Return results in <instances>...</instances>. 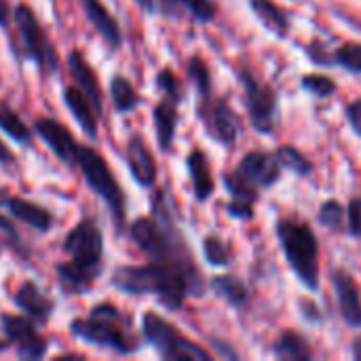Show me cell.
I'll return each instance as SVG.
<instances>
[{"label":"cell","instance_id":"1","mask_svg":"<svg viewBox=\"0 0 361 361\" xmlns=\"http://www.w3.org/2000/svg\"><path fill=\"white\" fill-rule=\"evenodd\" d=\"M129 233L135 245L154 262H163V264L180 269L192 286V296L203 294L205 286H203L201 273L195 264V258L190 256L186 247L184 237L180 235L173 222L165 190H159L152 199V218H137L131 224Z\"/></svg>","mask_w":361,"mask_h":361},{"label":"cell","instance_id":"2","mask_svg":"<svg viewBox=\"0 0 361 361\" xmlns=\"http://www.w3.org/2000/svg\"><path fill=\"white\" fill-rule=\"evenodd\" d=\"M63 252L70 260L57 264L59 288L70 296L89 292L104 269V235L97 222L93 218L78 220L63 239Z\"/></svg>","mask_w":361,"mask_h":361},{"label":"cell","instance_id":"3","mask_svg":"<svg viewBox=\"0 0 361 361\" xmlns=\"http://www.w3.org/2000/svg\"><path fill=\"white\" fill-rule=\"evenodd\" d=\"M112 286L131 296L152 294L171 311L180 309L184 298L192 294V286L180 269L154 260L150 264L118 267L112 275Z\"/></svg>","mask_w":361,"mask_h":361},{"label":"cell","instance_id":"4","mask_svg":"<svg viewBox=\"0 0 361 361\" xmlns=\"http://www.w3.org/2000/svg\"><path fill=\"white\" fill-rule=\"evenodd\" d=\"M70 332L82 343L110 349L118 355H131L137 349V341L125 330L121 311L108 302L95 305L89 317L72 319Z\"/></svg>","mask_w":361,"mask_h":361},{"label":"cell","instance_id":"5","mask_svg":"<svg viewBox=\"0 0 361 361\" xmlns=\"http://www.w3.org/2000/svg\"><path fill=\"white\" fill-rule=\"evenodd\" d=\"M279 241L283 245L286 258L292 267V271L298 275V279L309 288L317 290L319 286V247L315 233L302 224L283 220L277 226Z\"/></svg>","mask_w":361,"mask_h":361},{"label":"cell","instance_id":"6","mask_svg":"<svg viewBox=\"0 0 361 361\" xmlns=\"http://www.w3.org/2000/svg\"><path fill=\"white\" fill-rule=\"evenodd\" d=\"M74 165L80 169V173H82L85 182L89 184V188L97 197H102L106 201V205L112 212L114 224L118 228H123L125 226V216H127L125 195H123V188L116 182L110 165L106 163V159L95 148H91V146H78Z\"/></svg>","mask_w":361,"mask_h":361},{"label":"cell","instance_id":"7","mask_svg":"<svg viewBox=\"0 0 361 361\" xmlns=\"http://www.w3.org/2000/svg\"><path fill=\"white\" fill-rule=\"evenodd\" d=\"M142 332L146 341L161 353L163 360H186V361H207L209 353L199 347L197 343H190L186 336H182L173 324H169L165 317H161L154 311H148L142 317Z\"/></svg>","mask_w":361,"mask_h":361},{"label":"cell","instance_id":"8","mask_svg":"<svg viewBox=\"0 0 361 361\" xmlns=\"http://www.w3.org/2000/svg\"><path fill=\"white\" fill-rule=\"evenodd\" d=\"M13 19H15V25L19 30V36H21V42H23V49H25V55L44 72H53L59 63L57 59V51L55 47L51 44V40L47 38L42 25H40V19L36 17V13L32 11V6H27L25 2L17 4L15 11H13Z\"/></svg>","mask_w":361,"mask_h":361},{"label":"cell","instance_id":"9","mask_svg":"<svg viewBox=\"0 0 361 361\" xmlns=\"http://www.w3.org/2000/svg\"><path fill=\"white\" fill-rule=\"evenodd\" d=\"M0 328L6 334L8 343L15 345L21 360H42L47 355L49 343L38 334L36 322L27 315H0Z\"/></svg>","mask_w":361,"mask_h":361},{"label":"cell","instance_id":"10","mask_svg":"<svg viewBox=\"0 0 361 361\" xmlns=\"http://www.w3.org/2000/svg\"><path fill=\"white\" fill-rule=\"evenodd\" d=\"M241 80L245 87V102H247V110H250L254 127L262 133H269L275 125V108H277L273 89L256 80L247 72L241 74Z\"/></svg>","mask_w":361,"mask_h":361},{"label":"cell","instance_id":"11","mask_svg":"<svg viewBox=\"0 0 361 361\" xmlns=\"http://www.w3.org/2000/svg\"><path fill=\"white\" fill-rule=\"evenodd\" d=\"M34 131L40 135V140L53 150V154L68 163V165H74V159H76V152H78V144L72 135V131L61 125L59 121L55 118H49V116H42L34 123Z\"/></svg>","mask_w":361,"mask_h":361},{"label":"cell","instance_id":"12","mask_svg":"<svg viewBox=\"0 0 361 361\" xmlns=\"http://www.w3.org/2000/svg\"><path fill=\"white\" fill-rule=\"evenodd\" d=\"M279 167L281 165L275 154L254 150L243 157V161L239 163V167L235 171H239L252 186L269 188L279 180Z\"/></svg>","mask_w":361,"mask_h":361},{"label":"cell","instance_id":"13","mask_svg":"<svg viewBox=\"0 0 361 361\" xmlns=\"http://www.w3.org/2000/svg\"><path fill=\"white\" fill-rule=\"evenodd\" d=\"M13 302H15L17 309H21L30 319H34V322L40 324V326L47 324V322L51 319L53 309H55L53 300H51V298H49L32 279L23 281V283L15 290Z\"/></svg>","mask_w":361,"mask_h":361},{"label":"cell","instance_id":"14","mask_svg":"<svg viewBox=\"0 0 361 361\" xmlns=\"http://www.w3.org/2000/svg\"><path fill=\"white\" fill-rule=\"evenodd\" d=\"M201 114L207 123V129L212 131L216 140H220L222 144H233L237 140V133H239L237 114L224 99L205 104L201 108Z\"/></svg>","mask_w":361,"mask_h":361},{"label":"cell","instance_id":"15","mask_svg":"<svg viewBox=\"0 0 361 361\" xmlns=\"http://www.w3.org/2000/svg\"><path fill=\"white\" fill-rule=\"evenodd\" d=\"M127 163H129V171L133 176V180L144 186L150 188L157 180V161L150 152V148L146 146L144 137L133 135L127 142Z\"/></svg>","mask_w":361,"mask_h":361},{"label":"cell","instance_id":"16","mask_svg":"<svg viewBox=\"0 0 361 361\" xmlns=\"http://www.w3.org/2000/svg\"><path fill=\"white\" fill-rule=\"evenodd\" d=\"M332 281H334V290H336V298H338L343 319L353 328H361V294L357 283L345 271H336Z\"/></svg>","mask_w":361,"mask_h":361},{"label":"cell","instance_id":"17","mask_svg":"<svg viewBox=\"0 0 361 361\" xmlns=\"http://www.w3.org/2000/svg\"><path fill=\"white\" fill-rule=\"evenodd\" d=\"M68 70L74 76V80L78 82V87L87 93V97L91 99L93 108L97 110V114H102V106H104V97H102V85L99 78L95 74V70L91 68V63L87 61V57L80 51H72L68 55Z\"/></svg>","mask_w":361,"mask_h":361},{"label":"cell","instance_id":"18","mask_svg":"<svg viewBox=\"0 0 361 361\" xmlns=\"http://www.w3.org/2000/svg\"><path fill=\"white\" fill-rule=\"evenodd\" d=\"M80 4H82V11H85L87 19L93 23V27L104 38V42L110 49H118L121 40H123V34H121V27H118L116 19L104 6V2L102 0H80Z\"/></svg>","mask_w":361,"mask_h":361},{"label":"cell","instance_id":"19","mask_svg":"<svg viewBox=\"0 0 361 361\" xmlns=\"http://www.w3.org/2000/svg\"><path fill=\"white\" fill-rule=\"evenodd\" d=\"M63 104L68 106L70 114L82 127V131L95 140L97 137V110L93 108L91 99L80 87H66L63 89Z\"/></svg>","mask_w":361,"mask_h":361},{"label":"cell","instance_id":"20","mask_svg":"<svg viewBox=\"0 0 361 361\" xmlns=\"http://www.w3.org/2000/svg\"><path fill=\"white\" fill-rule=\"evenodd\" d=\"M6 209L11 212V216L19 222H23L25 226L34 228V231H40V233H47L51 226H53V214L34 203V201H27L23 197H8L6 201Z\"/></svg>","mask_w":361,"mask_h":361},{"label":"cell","instance_id":"21","mask_svg":"<svg viewBox=\"0 0 361 361\" xmlns=\"http://www.w3.org/2000/svg\"><path fill=\"white\" fill-rule=\"evenodd\" d=\"M178 102L165 97L163 102H159L154 106L152 118H154V127H157V140L161 150H169L173 144V135H176V123H178Z\"/></svg>","mask_w":361,"mask_h":361},{"label":"cell","instance_id":"22","mask_svg":"<svg viewBox=\"0 0 361 361\" xmlns=\"http://www.w3.org/2000/svg\"><path fill=\"white\" fill-rule=\"evenodd\" d=\"M188 171H190V180H192V190L197 201H207L214 195V178H212V169L207 163V157L203 150H192L188 154Z\"/></svg>","mask_w":361,"mask_h":361},{"label":"cell","instance_id":"23","mask_svg":"<svg viewBox=\"0 0 361 361\" xmlns=\"http://www.w3.org/2000/svg\"><path fill=\"white\" fill-rule=\"evenodd\" d=\"M110 97H112L116 112H131L140 104V95L135 91V87L131 85L129 78H125L121 74L112 76V80H110Z\"/></svg>","mask_w":361,"mask_h":361},{"label":"cell","instance_id":"24","mask_svg":"<svg viewBox=\"0 0 361 361\" xmlns=\"http://www.w3.org/2000/svg\"><path fill=\"white\" fill-rule=\"evenodd\" d=\"M250 2H252L256 15L262 19V23H264L271 32H275V34H279V36H286V34H288V27H290L288 15L277 6L273 0H250Z\"/></svg>","mask_w":361,"mask_h":361},{"label":"cell","instance_id":"25","mask_svg":"<svg viewBox=\"0 0 361 361\" xmlns=\"http://www.w3.org/2000/svg\"><path fill=\"white\" fill-rule=\"evenodd\" d=\"M275 353H277L279 360L286 361L311 360V347H309V343L300 334H296V332H286L277 341Z\"/></svg>","mask_w":361,"mask_h":361},{"label":"cell","instance_id":"26","mask_svg":"<svg viewBox=\"0 0 361 361\" xmlns=\"http://www.w3.org/2000/svg\"><path fill=\"white\" fill-rule=\"evenodd\" d=\"M0 129L19 144H27L32 137V129L23 123V118L2 102H0Z\"/></svg>","mask_w":361,"mask_h":361},{"label":"cell","instance_id":"27","mask_svg":"<svg viewBox=\"0 0 361 361\" xmlns=\"http://www.w3.org/2000/svg\"><path fill=\"white\" fill-rule=\"evenodd\" d=\"M212 288L216 290V294H220L222 298H226L231 305L239 307L247 300V288L241 279L233 277V275H222V277H216L212 281Z\"/></svg>","mask_w":361,"mask_h":361},{"label":"cell","instance_id":"28","mask_svg":"<svg viewBox=\"0 0 361 361\" xmlns=\"http://www.w3.org/2000/svg\"><path fill=\"white\" fill-rule=\"evenodd\" d=\"M275 157H277V161H279V165L281 167H288V169H292L294 173H298V176H307V173H311V163L296 150V148H292V146H281L277 152H275Z\"/></svg>","mask_w":361,"mask_h":361},{"label":"cell","instance_id":"29","mask_svg":"<svg viewBox=\"0 0 361 361\" xmlns=\"http://www.w3.org/2000/svg\"><path fill=\"white\" fill-rule=\"evenodd\" d=\"M224 184L226 188L231 190L233 199L237 201H247V203H254L256 201V186H252L239 171H233L228 176H224Z\"/></svg>","mask_w":361,"mask_h":361},{"label":"cell","instance_id":"30","mask_svg":"<svg viewBox=\"0 0 361 361\" xmlns=\"http://www.w3.org/2000/svg\"><path fill=\"white\" fill-rule=\"evenodd\" d=\"M188 74L197 87V91L201 93L203 99L209 97V89H212V78H209V68L201 57H192L188 63Z\"/></svg>","mask_w":361,"mask_h":361},{"label":"cell","instance_id":"31","mask_svg":"<svg viewBox=\"0 0 361 361\" xmlns=\"http://www.w3.org/2000/svg\"><path fill=\"white\" fill-rule=\"evenodd\" d=\"M203 252H205L207 262L214 267H222L231 262V250L220 237H207L203 241Z\"/></svg>","mask_w":361,"mask_h":361},{"label":"cell","instance_id":"32","mask_svg":"<svg viewBox=\"0 0 361 361\" xmlns=\"http://www.w3.org/2000/svg\"><path fill=\"white\" fill-rule=\"evenodd\" d=\"M334 61L345 66L351 72L361 74V44H357V42H345L343 47L336 49Z\"/></svg>","mask_w":361,"mask_h":361},{"label":"cell","instance_id":"33","mask_svg":"<svg viewBox=\"0 0 361 361\" xmlns=\"http://www.w3.org/2000/svg\"><path fill=\"white\" fill-rule=\"evenodd\" d=\"M302 87L317 97H328L336 91V82L326 74H307L302 78Z\"/></svg>","mask_w":361,"mask_h":361},{"label":"cell","instance_id":"34","mask_svg":"<svg viewBox=\"0 0 361 361\" xmlns=\"http://www.w3.org/2000/svg\"><path fill=\"white\" fill-rule=\"evenodd\" d=\"M345 222V207L338 201H328L319 209V224L328 228H341Z\"/></svg>","mask_w":361,"mask_h":361},{"label":"cell","instance_id":"35","mask_svg":"<svg viewBox=\"0 0 361 361\" xmlns=\"http://www.w3.org/2000/svg\"><path fill=\"white\" fill-rule=\"evenodd\" d=\"M157 87L165 93V97L173 99V102H180L182 99V91H180V82L176 78V74L171 70H161L159 76H157Z\"/></svg>","mask_w":361,"mask_h":361},{"label":"cell","instance_id":"36","mask_svg":"<svg viewBox=\"0 0 361 361\" xmlns=\"http://www.w3.org/2000/svg\"><path fill=\"white\" fill-rule=\"evenodd\" d=\"M184 6L199 19V21H212L216 17V6L212 0H184Z\"/></svg>","mask_w":361,"mask_h":361},{"label":"cell","instance_id":"37","mask_svg":"<svg viewBox=\"0 0 361 361\" xmlns=\"http://www.w3.org/2000/svg\"><path fill=\"white\" fill-rule=\"evenodd\" d=\"M347 218H349V231L353 237H361V199L351 201L349 209H347Z\"/></svg>","mask_w":361,"mask_h":361},{"label":"cell","instance_id":"38","mask_svg":"<svg viewBox=\"0 0 361 361\" xmlns=\"http://www.w3.org/2000/svg\"><path fill=\"white\" fill-rule=\"evenodd\" d=\"M226 212H228L233 218H239V220H250V218H254L252 203H247V201H237V199H233V201L226 205Z\"/></svg>","mask_w":361,"mask_h":361},{"label":"cell","instance_id":"39","mask_svg":"<svg viewBox=\"0 0 361 361\" xmlns=\"http://www.w3.org/2000/svg\"><path fill=\"white\" fill-rule=\"evenodd\" d=\"M157 6H159L161 13L167 15V17H180V15H182L184 0H157Z\"/></svg>","mask_w":361,"mask_h":361},{"label":"cell","instance_id":"40","mask_svg":"<svg viewBox=\"0 0 361 361\" xmlns=\"http://www.w3.org/2000/svg\"><path fill=\"white\" fill-rule=\"evenodd\" d=\"M347 116L351 121V127L355 129V133L361 135V99L353 102L349 108H347Z\"/></svg>","mask_w":361,"mask_h":361},{"label":"cell","instance_id":"41","mask_svg":"<svg viewBox=\"0 0 361 361\" xmlns=\"http://www.w3.org/2000/svg\"><path fill=\"white\" fill-rule=\"evenodd\" d=\"M13 19V6L8 0H0V27H8Z\"/></svg>","mask_w":361,"mask_h":361},{"label":"cell","instance_id":"42","mask_svg":"<svg viewBox=\"0 0 361 361\" xmlns=\"http://www.w3.org/2000/svg\"><path fill=\"white\" fill-rule=\"evenodd\" d=\"M15 159H13V152H11V148L0 140V163H4V165H11Z\"/></svg>","mask_w":361,"mask_h":361},{"label":"cell","instance_id":"43","mask_svg":"<svg viewBox=\"0 0 361 361\" xmlns=\"http://www.w3.org/2000/svg\"><path fill=\"white\" fill-rule=\"evenodd\" d=\"M140 4V8H144L146 13H154L157 11V0H135Z\"/></svg>","mask_w":361,"mask_h":361},{"label":"cell","instance_id":"44","mask_svg":"<svg viewBox=\"0 0 361 361\" xmlns=\"http://www.w3.org/2000/svg\"><path fill=\"white\" fill-rule=\"evenodd\" d=\"M8 190L6 188H0V207H6V201H8Z\"/></svg>","mask_w":361,"mask_h":361},{"label":"cell","instance_id":"45","mask_svg":"<svg viewBox=\"0 0 361 361\" xmlns=\"http://www.w3.org/2000/svg\"><path fill=\"white\" fill-rule=\"evenodd\" d=\"M353 357L361 361V338L355 343V345H353Z\"/></svg>","mask_w":361,"mask_h":361}]
</instances>
